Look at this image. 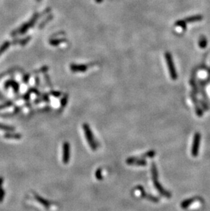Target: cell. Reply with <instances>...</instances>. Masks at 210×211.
Returning a JSON list of instances; mask_svg holds the SVG:
<instances>
[{"label": "cell", "instance_id": "obj_1", "mask_svg": "<svg viewBox=\"0 0 210 211\" xmlns=\"http://www.w3.org/2000/svg\"><path fill=\"white\" fill-rule=\"evenodd\" d=\"M151 172H152V178L154 186L155 187L156 190L160 193L163 196H165L166 197H171V195L168 191L165 190V189L162 187V185L158 182V172L157 170V167L154 163H152V167H151Z\"/></svg>", "mask_w": 210, "mask_h": 211}, {"label": "cell", "instance_id": "obj_2", "mask_svg": "<svg viewBox=\"0 0 210 211\" xmlns=\"http://www.w3.org/2000/svg\"><path fill=\"white\" fill-rule=\"evenodd\" d=\"M83 129L86 140H87L88 144L89 145V147L91 148L92 150H96L98 147V144L96 142V139H95V137L92 133L90 126L87 123H85L83 124Z\"/></svg>", "mask_w": 210, "mask_h": 211}, {"label": "cell", "instance_id": "obj_3", "mask_svg": "<svg viewBox=\"0 0 210 211\" xmlns=\"http://www.w3.org/2000/svg\"><path fill=\"white\" fill-rule=\"evenodd\" d=\"M165 57L171 77L172 78V79L175 80L177 79V74L175 68L173 61L172 59V56H171V55L169 54V53H167L165 55Z\"/></svg>", "mask_w": 210, "mask_h": 211}, {"label": "cell", "instance_id": "obj_4", "mask_svg": "<svg viewBox=\"0 0 210 211\" xmlns=\"http://www.w3.org/2000/svg\"><path fill=\"white\" fill-rule=\"evenodd\" d=\"M201 142V135L200 133H196L194 135V139H193V144L191 150V153L193 157H196L198 155V150H199Z\"/></svg>", "mask_w": 210, "mask_h": 211}, {"label": "cell", "instance_id": "obj_5", "mask_svg": "<svg viewBox=\"0 0 210 211\" xmlns=\"http://www.w3.org/2000/svg\"><path fill=\"white\" fill-rule=\"evenodd\" d=\"M70 158V146L68 142H66L63 144V155L62 161L64 164H68Z\"/></svg>", "mask_w": 210, "mask_h": 211}, {"label": "cell", "instance_id": "obj_6", "mask_svg": "<svg viewBox=\"0 0 210 211\" xmlns=\"http://www.w3.org/2000/svg\"><path fill=\"white\" fill-rule=\"evenodd\" d=\"M126 164L129 166H147V161L143 159L139 158L130 157L126 159Z\"/></svg>", "mask_w": 210, "mask_h": 211}, {"label": "cell", "instance_id": "obj_7", "mask_svg": "<svg viewBox=\"0 0 210 211\" xmlns=\"http://www.w3.org/2000/svg\"><path fill=\"white\" fill-rule=\"evenodd\" d=\"M37 17H38V16H37V14H36V15H35L34 17L32 18V19L30 21L28 22V23H25V24H24L23 26H22L21 28L18 30V32H17V34L18 33L19 34H25V33L27 31V30L30 28V27H32L33 25H34V23H35V22H36V19H37Z\"/></svg>", "mask_w": 210, "mask_h": 211}, {"label": "cell", "instance_id": "obj_8", "mask_svg": "<svg viewBox=\"0 0 210 211\" xmlns=\"http://www.w3.org/2000/svg\"><path fill=\"white\" fill-rule=\"evenodd\" d=\"M137 188L138 189V190L139 191L140 193H141V197L146 198L147 199H149V200L154 202H158V199L157 197H154V196H152V195H150V194H147V193L145 191L144 188H143V187L138 186Z\"/></svg>", "mask_w": 210, "mask_h": 211}, {"label": "cell", "instance_id": "obj_9", "mask_svg": "<svg viewBox=\"0 0 210 211\" xmlns=\"http://www.w3.org/2000/svg\"><path fill=\"white\" fill-rule=\"evenodd\" d=\"M9 87H12L14 89L15 92H17L19 90V84L14 80H8L5 83V88H8Z\"/></svg>", "mask_w": 210, "mask_h": 211}, {"label": "cell", "instance_id": "obj_10", "mask_svg": "<svg viewBox=\"0 0 210 211\" xmlns=\"http://www.w3.org/2000/svg\"><path fill=\"white\" fill-rule=\"evenodd\" d=\"M203 16L201 15V14H197V15L194 16H189V17H187L186 19H184V21L186 23H194V22H198L201 21L203 19Z\"/></svg>", "mask_w": 210, "mask_h": 211}, {"label": "cell", "instance_id": "obj_11", "mask_svg": "<svg viewBox=\"0 0 210 211\" xmlns=\"http://www.w3.org/2000/svg\"><path fill=\"white\" fill-rule=\"evenodd\" d=\"M34 197H35V198H36V200L38 202L41 204L42 205H43V206L45 207H46V208H48V207H49V206H50L51 203L49 202H48V200H47V199H44L43 197H40V195H36V194Z\"/></svg>", "mask_w": 210, "mask_h": 211}, {"label": "cell", "instance_id": "obj_12", "mask_svg": "<svg viewBox=\"0 0 210 211\" xmlns=\"http://www.w3.org/2000/svg\"><path fill=\"white\" fill-rule=\"evenodd\" d=\"M3 180L1 177H0V202H2L3 198H4L5 193L3 189Z\"/></svg>", "mask_w": 210, "mask_h": 211}, {"label": "cell", "instance_id": "obj_13", "mask_svg": "<svg viewBox=\"0 0 210 211\" xmlns=\"http://www.w3.org/2000/svg\"><path fill=\"white\" fill-rule=\"evenodd\" d=\"M6 139H21V135L20 134H10V133H8V134H5V136H4Z\"/></svg>", "mask_w": 210, "mask_h": 211}, {"label": "cell", "instance_id": "obj_14", "mask_svg": "<svg viewBox=\"0 0 210 211\" xmlns=\"http://www.w3.org/2000/svg\"><path fill=\"white\" fill-rule=\"evenodd\" d=\"M10 45V41H5L3 43V45L0 47V56H1L5 51H6L7 49H8Z\"/></svg>", "mask_w": 210, "mask_h": 211}, {"label": "cell", "instance_id": "obj_15", "mask_svg": "<svg viewBox=\"0 0 210 211\" xmlns=\"http://www.w3.org/2000/svg\"><path fill=\"white\" fill-rule=\"evenodd\" d=\"M193 202H194V199H192V198H190V199H186V200L184 201L183 202H182L181 204V208H186L188 207L190 205L192 204Z\"/></svg>", "mask_w": 210, "mask_h": 211}, {"label": "cell", "instance_id": "obj_16", "mask_svg": "<svg viewBox=\"0 0 210 211\" xmlns=\"http://www.w3.org/2000/svg\"><path fill=\"white\" fill-rule=\"evenodd\" d=\"M198 43H199L198 44H199V46L201 48L204 49L206 46H207V39H206V38L205 37V36H201V37L200 38L199 42H198Z\"/></svg>", "mask_w": 210, "mask_h": 211}, {"label": "cell", "instance_id": "obj_17", "mask_svg": "<svg viewBox=\"0 0 210 211\" xmlns=\"http://www.w3.org/2000/svg\"><path fill=\"white\" fill-rule=\"evenodd\" d=\"M0 130H2V131H14V128L13 127H11V126L3 125L2 124H0Z\"/></svg>", "mask_w": 210, "mask_h": 211}, {"label": "cell", "instance_id": "obj_18", "mask_svg": "<svg viewBox=\"0 0 210 211\" xmlns=\"http://www.w3.org/2000/svg\"><path fill=\"white\" fill-rule=\"evenodd\" d=\"M95 176L96 178V179L98 180H102L103 177L102 175V170H101V169L99 168L96 170L95 174Z\"/></svg>", "mask_w": 210, "mask_h": 211}, {"label": "cell", "instance_id": "obj_19", "mask_svg": "<svg viewBox=\"0 0 210 211\" xmlns=\"http://www.w3.org/2000/svg\"><path fill=\"white\" fill-rule=\"evenodd\" d=\"M155 155H156L155 151H154V150H151V151L147 152L144 155V157H147V158H152V157H154Z\"/></svg>", "mask_w": 210, "mask_h": 211}, {"label": "cell", "instance_id": "obj_20", "mask_svg": "<svg viewBox=\"0 0 210 211\" xmlns=\"http://www.w3.org/2000/svg\"><path fill=\"white\" fill-rule=\"evenodd\" d=\"M30 39H31V37H30V36H29V37H27V38H24V39H22L21 40H19V43H19L20 45H25L27 43H28Z\"/></svg>", "mask_w": 210, "mask_h": 211}, {"label": "cell", "instance_id": "obj_21", "mask_svg": "<svg viewBox=\"0 0 210 211\" xmlns=\"http://www.w3.org/2000/svg\"><path fill=\"white\" fill-rule=\"evenodd\" d=\"M176 25L179 27H183L184 29H186V23L184 21V20H182V21H179L178 22H177Z\"/></svg>", "mask_w": 210, "mask_h": 211}, {"label": "cell", "instance_id": "obj_22", "mask_svg": "<svg viewBox=\"0 0 210 211\" xmlns=\"http://www.w3.org/2000/svg\"><path fill=\"white\" fill-rule=\"evenodd\" d=\"M11 104H12V103L11 102H7V103L5 104H1V105H0V109H4V108H6L9 107V106H10Z\"/></svg>", "mask_w": 210, "mask_h": 211}, {"label": "cell", "instance_id": "obj_23", "mask_svg": "<svg viewBox=\"0 0 210 211\" xmlns=\"http://www.w3.org/2000/svg\"><path fill=\"white\" fill-rule=\"evenodd\" d=\"M67 98H66V96H65L62 100H61V104H62V105L64 106L66 104V102H67Z\"/></svg>", "mask_w": 210, "mask_h": 211}, {"label": "cell", "instance_id": "obj_24", "mask_svg": "<svg viewBox=\"0 0 210 211\" xmlns=\"http://www.w3.org/2000/svg\"><path fill=\"white\" fill-rule=\"evenodd\" d=\"M29 79V75H26L25 77H24L23 81L25 82V83H27V82L28 81Z\"/></svg>", "mask_w": 210, "mask_h": 211}, {"label": "cell", "instance_id": "obj_25", "mask_svg": "<svg viewBox=\"0 0 210 211\" xmlns=\"http://www.w3.org/2000/svg\"><path fill=\"white\" fill-rule=\"evenodd\" d=\"M36 1H40V0H36Z\"/></svg>", "mask_w": 210, "mask_h": 211}]
</instances>
